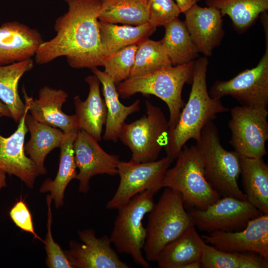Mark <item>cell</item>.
Here are the masks:
<instances>
[{
	"label": "cell",
	"mask_w": 268,
	"mask_h": 268,
	"mask_svg": "<svg viewBox=\"0 0 268 268\" xmlns=\"http://www.w3.org/2000/svg\"><path fill=\"white\" fill-rule=\"evenodd\" d=\"M68 10L55 21L56 35L44 41L35 62L46 64L61 57L74 68L103 66L104 57L99 27L100 0H70Z\"/></svg>",
	"instance_id": "cell-1"
},
{
	"label": "cell",
	"mask_w": 268,
	"mask_h": 268,
	"mask_svg": "<svg viewBox=\"0 0 268 268\" xmlns=\"http://www.w3.org/2000/svg\"><path fill=\"white\" fill-rule=\"evenodd\" d=\"M208 63L205 56L195 61L188 102L181 111L176 126L167 134L163 148L166 156L173 161L189 140L200 141L202 129L207 123L215 119L217 114L229 110L220 99L212 98L209 94L206 84Z\"/></svg>",
	"instance_id": "cell-2"
},
{
	"label": "cell",
	"mask_w": 268,
	"mask_h": 268,
	"mask_svg": "<svg viewBox=\"0 0 268 268\" xmlns=\"http://www.w3.org/2000/svg\"><path fill=\"white\" fill-rule=\"evenodd\" d=\"M195 61L169 65L139 75L131 76L116 85L119 96L127 99L137 93L153 95L168 107L169 130L176 125L185 105L182 93L186 83H192Z\"/></svg>",
	"instance_id": "cell-3"
},
{
	"label": "cell",
	"mask_w": 268,
	"mask_h": 268,
	"mask_svg": "<svg viewBox=\"0 0 268 268\" xmlns=\"http://www.w3.org/2000/svg\"><path fill=\"white\" fill-rule=\"evenodd\" d=\"M143 248L147 261L156 262L162 249L194 226L181 194L169 188L149 212Z\"/></svg>",
	"instance_id": "cell-4"
},
{
	"label": "cell",
	"mask_w": 268,
	"mask_h": 268,
	"mask_svg": "<svg viewBox=\"0 0 268 268\" xmlns=\"http://www.w3.org/2000/svg\"><path fill=\"white\" fill-rule=\"evenodd\" d=\"M176 159L175 166L166 172L163 188L180 192L186 209H205L221 198L205 178L201 153L197 145H185Z\"/></svg>",
	"instance_id": "cell-5"
},
{
	"label": "cell",
	"mask_w": 268,
	"mask_h": 268,
	"mask_svg": "<svg viewBox=\"0 0 268 268\" xmlns=\"http://www.w3.org/2000/svg\"><path fill=\"white\" fill-rule=\"evenodd\" d=\"M197 145L201 153L204 176L211 187L220 196L247 201L238 183L241 172L240 155L222 146L213 121L203 127Z\"/></svg>",
	"instance_id": "cell-6"
},
{
	"label": "cell",
	"mask_w": 268,
	"mask_h": 268,
	"mask_svg": "<svg viewBox=\"0 0 268 268\" xmlns=\"http://www.w3.org/2000/svg\"><path fill=\"white\" fill-rule=\"evenodd\" d=\"M155 194L150 190L144 191L118 208L110 237L118 253L130 255L135 263L145 268H149V265L142 253L146 238L142 220L154 206Z\"/></svg>",
	"instance_id": "cell-7"
},
{
	"label": "cell",
	"mask_w": 268,
	"mask_h": 268,
	"mask_svg": "<svg viewBox=\"0 0 268 268\" xmlns=\"http://www.w3.org/2000/svg\"><path fill=\"white\" fill-rule=\"evenodd\" d=\"M145 104L144 115L131 123H125L119 136L132 151L131 159L138 162L157 160L169 130L168 121L161 108L148 100Z\"/></svg>",
	"instance_id": "cell-8"
},
{
	"label": "cell",
	"mask_w": 268,
	"mask_h": 268,
	"mask_svg": "<svg viewBox=\"0 0 268 268\" xmlns=\"http://www.w3.org/2000/svg\"><path fill=\"white\" fill-rule=\"evenodd\" d=\"M266 36L265 53L257 66L246 69L228 80H216L208 91L221 99L229 96L241 106L266 108L268 105V21H262Z\"/></svg>",
	"instance_id": "cell-9"
},
{
	"label": "cell",
	"mask_w": 268,
	"mask_h": 268,
	"mask_svg": "<svg viewBox=\"0 0 268 268\" xmlns=\"http://www.w3.org/2000/svg\"><path fill=\"white\" fill-rule=\"evenodd\" d=\"M173 162L167 156L148 162H138L132 159L127 162L120 161L117 169L120 183L106 208L117 209L133 197L146 190L157 192L163 188L166 172Z\"/></svg>",
	"instance_id": "cell-10"
},
{
	"label": "cell",
	"mask_w": 268,
	"mask_h": 268,
	"mask_svg": "<svg viewBox=\"0 0 268 268\" xmlns=\"http://www.w3.org/2000/svg\"><path fill=\"white\" fill-rule=\"evenodd\" d=\"M230 114V143L234 151L244 157L263 158L267 154V108L237 106L231 108Z\"/></svg>",
	"instance_id": "cell-11"
},
{
	"label": "cell",
	"mask_w": 268,
	"mask_h": 268,
	"mask_svg": "<svg viewBox=\"0 0 268 268\" xmlns=\"http://www.w3.org/2000/svg\"><path fill=\"white\" fill-rule=\"evenodd\" d=\"M187 211L194 226L207 233L241 230L249 221L264 214L247 201L230 196L220 198L205 209Z\"/></svg>",
	"instance_id": "cell-12"
},
{
	"label": "cell",
	"mask_w": 268,
	"mask_h": 268,
	"mask_svg": "<svg viewBox=\"0 0 268 268\" xmlns=\"http://www.w3.org/2000/svg\"><path fill=\"white\" fill-rule=\"evenodd\" d=\"M98 141L83 130L79 129L73 143L74 159L79 172L78 190L87 193L91 178L98 174L115 176L118 174L119 156L104 151Z\"/></svg>",
	"instance_id": "cell-13"
},
{
	"label": "cell",
	"mask_w": 268,
	"mask_h": 268,
	"mask_svg": "<svg viewBox=\"0 0 268 268\" xmlns=\"http://www.w3.org/2000/svg\"><path fill=\"white\" fill-rule=\"evenodd\" d=\"M82 243L72 241L64 252L72 268H128L112 248L110 237H96L92 229L78 231Z\"/></svg>",
	"instance_id": "cell-14"
},
{
	"label": "cell",
	"mask_w": 268,
	"mask_h": 268,
	"mask_svg": "<svg viewBox=\"0 0 268 268\" xmlns=\"http://www.w3.org/2000/svg\"><path fill=\"white\" fill-rule=\"evenodd\" d=\"M206 243L230 253L254 252L268 259V214H262L248 222L242 230L216 231L201 236Z\"/></svg>",
	"instance_id": "cell-15"
},
{
	"label": "cell",
	"mask_w": 268,
	"mask_h": 268,
	"mask_svg": "<svg viewBox=\"0 0 268 268\" xmlns=\"http://www.w3.org/2000/svg\"><path fill=\"white\" fill-rule=\"evenodd\" d=\"M186 27L199 53L210 56L225 34L222 15L216 8L197 3L184 13Z\"/></svg>",
	"instance_id": "cell-16"
},
{
	"label": "cell",
	"mask_w": 268,
	"mask_h": 268,
	"mask_svg": "<svg viewBox=\"0 0 268 268\" xmlns=\"http://www.w3.org/2000/svg\"><path fill=\"white\" fill-rule=\"evenodd\" d=\"M25 104V111L16 131L7 137L0 135V169L16 176L28 188H33L38 175L34 163L24 150L25 137L28 131L25 121L28 106Z\"/></svg>",
	"instance_id": "cell-17"
},
{
	"label": "cell",
	"mask_w": 268,
	"mask_h": 268,
	"mask_svg": "<svg viewBox=\"0 0 268 268\" xmlns=\"http://www.w3.org/2000/svg\"><path fill=\"white\" fill-rule=\"evenodd\" d=\"M23 94L28 111L38 122L58 128L64 133L78 130L75 114L68 115L62 111L68 97L64 90L44 86L39 90L38 99L29 96L24 89Z\"/></svg>",
	"instance_id": "cell-18"
},
{
	"label": "cell",
	"mask_w": 268,
	"mask_h": 268,
	"mask_svg": "<svg viewBox=\"0 0 268 268\" xmlns=\"http://www.w3.org/2000/svg\"><path fill=\"white\" fill-rule=\"evenodd\" d=\"M39 31L18 21L0 26V66L32 58L44 42Z\"/></svg>",
	"instance_id": "cell-19"
},
{
	"label": "cell",
	"mask_w": 268,
	"mask_h": 268,
	"mask_svg": "<svg viewBox=\"0 0 268 268\" xmlns=\"http://www.w3.org/2000/svg\"><path fill=\"white\" fill-rule=\"evenodd\" d=\"M85 80L89 89L86 99L82 101L79 95L73 98L77 126L78 130H84L99 142L102 139L103 127L105 124L106 106L101 96V82L97 76L89 75Z\"/></svg>",
	"instance_id": "cell-20"
},
{
	"label": "cell",
	"mask_w": 268,
	"mask_h": 268,
	"mask_svg": "<svg viewBox=\"0 0 268 268\" xmlns=\"http://www.w3.org/2000/svg\"><path fill=\"white\" fill-rule=\"evenodd\" d=\"M102 85L104 100L107 108L105 130L102 138L116 142L119 139L121 129L127 117L140 110V100H136L129 106L120 102L116 85L104 71L94 67L91 69Z\"/></svg>",
	"instance_id": "cell-21"
},
{
	"label": "cell",
	"mask_w": 268,
	"mask_h": 268,
	"mask_svg": "<svg viewBox=\"0 0 268 268\" xmlns=\"http://www.w3.org/2000/svg\"><path fill=\"white\" fill-rule=\"evenodd\" d=\"M25 124L30 134V139L24 145L25 153L34 163L39 175L46 174L44 161L54 149L60 147L64 133L57 128L42 123L27 114Z\"/></svg>",
	"instance_id": "cell-22"
},
{
	"label": "cell",
	"mask_w": 268,
	"mask_h": 268,
	"mask_svg": "<svg viewBox=\"0 0 268 268\" xmlns=\"http://www.w3.org/2000/svg\"><path fill=\"white\" fill-rule=\"evenodd\" d=\"M242 184L247 201L268 214V166L263 158L240 155Z\"/></svg>",
	"instance_id": "cell-23"
},
{
	"label": "cell",
	"mask_w": 268,
	"mask_h": 268,
	"mask_svg": "<svg viewBox=\"0 0 268 268\" xmlns=\"http://www.w3.org/2000/svg\"><path fill=\"white\" fill-rule=\"evenodd\" d=\"M205 243L193 226L167 244L156 262L160 268H183L189 263L201 260Z\"/></svg>",
	"instance_id": "cell-24"
},
{
	"label": "cell",
	"mask_w": 268,
	"mask_h": 268,
	"mask_svg": "<svg viewBox=\"0 0 268 268\" xmlns=\"http://www.w3.org/2000/svg\"><path fill=\"white\" fill-rule=\"evenodd\" d=\"M78 130L64 132V137L60 146V164L57 174L54 180H45L40 189L41 193L50 192L56 208L63 206L65 190L69 183L76 178L77 167L73 146Z\"/></svg>",
	"instance_id": "cell-25"
},
{
	"label": "cell",
	"mask_w": 268,
	"mask_h": 268,
	"mask_svg": "<svg viewBox=\"0 0 268 268\" xmlns=\"http://www.w3.org/2000/svg\"><path fill=\"white\" fill-rule=\"evenodd\" d=\"M33 67L32 58L0 66V100L8 108L15 123H19L26 110L19 94L18 83L23 74Z\"/></svg>",
	"instance_id": "cell-26"
},
{
	"label": "cell",
	"mask_w": 268,
	"mask_h": 268,
	"mask_svg": "<svg viewBox=\"0 0 268 268\" xmlns=\"http://www.w3.org/2000/svg\"><path fill=\"white\" fill-rule=\"evenodd\" d=\"M99 27L104 56L126 47L139 44L148 39L156 29L149 22L132 26L99 20Z\"/></svg>",
	"instance_id": "cell-27"
},
{
	"label": "cell",
	"mask_w": 268,
	"mask_h": 268,
	"mask_svg": "<svg viewBox=\"0 0 268 268\" xmlns=\"http://www.w3.org/2000/svg\"><path fill=\"white\" fill-rule=\"evenodd\" d=\"M164 26L165 34L160 41L173 66L186 64L198 58L200 53L184 21L178 17Z\"/></svg>",
	"instance_id": "cell-28"
},
{
	"label": "cell",
	"mask_w": 268,
	"mask_h": 268,
	"mask_svg": "<svg viewBox=\"0 0 268 268\" xmlns=\"http://www.w3.org/2000/svg\"><path fill=\"white\" fill-rule=\"evenodd\" d=\"M205 3L218 9L222 16L227 15L239 33L246 31L268 10V0H205Z\"/></svg>",
	"instance_id": "cell-29"
},
{
	"label": "cell",
	"mask_w": 268,
	"mask_h": 268,
	"mask_svg": "<svg viewBox=\"0 0 268 268\" xmlns=\"http://www.w3.org/2000/svg\"><path fill=\"white\" fill-rule=\"evenodd\" d=\"M99 21L139 26L148 22L147 0H100Z\"/></svg>",
	"instance_id": "cell-30"
},
{
	"label": "cell",
	"mask_w": 268,
	"mask_h": 268,
	"mask_svg": "<svg viewBox=\"0 0 268 268\" xmlns=\"http://www.w3.org/2000/svg\"><path fill=\"white\" fill-rule=\"evenodd\" d=\"M172 65L161 41L145 39L137 45L130 76L146 73Z\"/></svg>",
	"instance_id": "cell-31"
},
{
	"label": "cell",
	"mask_w": 268,
	"mask_h": 268,
	"mask_svg": "<svg viewBox=\"0 0 268 268\" xmlns=\"http://www.w3.org/2000/svg\"><path fill=\"white\" fill-rule=\"evenodd\" d=\"M137 49V45H131L104 56V71L116 85L130 77Z\"/></svg>",
	"instance_id": "cell-32"
},
{
	"label": "cell",
	"mask_w": 268,
	"mask_h": 268,
	"mask_svg": "<svg viewBox=\"0 0 268 268\" xmlns=\"http://www.w3.org/2000/svg\"><path fill=\"white\" fill-rule=\"evenodd\" d=\"M52 201V197L49 194L46 198L48 206L47 232L45 239L43 241L47 254L46 264L50 268H72L64 251L59 245L54 241L52 236L51 231L52 213L51 206Z\"/></svg>",
	"instance_id": "cell-33"
},
{
	"label": "cell",
	"mask_w": 268,
	"mask_h": 268,
	"mask_svg": "<svg viewBox=\"0 0 268 268\" xmlns=\"http://www.w3.org/2000/svg\"><path fill=\"white\" fill-rule=\"evenodd\" d=\"M148 22L157 27L164 26L181 13L174 0H147Z\"/></svg>",
	"instance_id": "cell-34"
},
{
	"label": "cell",
	"mask_w": 268,
	"mask_h": 268,
	"mask_svg": "<svg viewBox=\"0 0 268 268\" xmlns=\"http://www.w3.org/2000/svg\"><path fill=\"white\" fill-rule=\"evenodd\" d=\"M238 253L217 249L205 243L201 263L202 268H238Z\"/></svg>",
	"instance_id": "cell-35"
},
{
	"label": "cell",
	"mask_w": 268,
	"mask_h": 268,
	"mask_svg": "<svg viewBox=\"0 0 268 268\" xmlns=\"http://www.w3.org/2000/svg\"><path fill=\"white\" fill-rule=\"evenodd\" d=\"M10 216L15 224L22 230L30 233L35 239L43 242L35 232L32 217L27 205L21 199L17 201L11 209Z\"/></svg>",
	"instance_id": "cell-36"
},
{
	"label": "cell",
	"mask_w": 268,
	"mask_h": 268,
	"mask_svg": "<svg viewBox=\"0 0 268 268\" xmlns=\"http://www.w3.org/2000/svg\"><path fill=\"white\" fill-rule=\"evenodd\" d=\"M238 268H268V259L254 252L238 253Z\"/></svg>",
	"instance_id": "cell-37"
},
{
	"label": "cell",
	"mask_w": 268,
	"mask_h": 268,
	"mask_svg": "<svg viewBox=\"0 0 268 268\" xmlns=\"http://www.w3.org/2000/svg\"><path fill=\"white\" fill-rule=\"evenodd\" d=\"M181 13H184L201 0H175Z\"/></svg>",
	"instance_id": "cell-38"
},
{
	"label": "cell",
	"mask_w": 268,
	"mask_h": 268,
	"mask_svg": "<svg viewBox=\"0 0 268 268\" xmlns=\"http://www.w3.org/2000/svg\"><path fill=\"white\" fill-rule=\"evenodd\" d=\"M0 113L3 116L11 118L10 113L6 106L0 100Z\"/></svg>",
	"instance_id": "cell-39"
},
{
	"label": "cell",
	"mask_w": 268,
	"mask_h": 268,
	"mask_svg": "<svg viewBox=\"0 0 268 268\" xmlns=\"http://www.w3.org/2000/svg\"><path fill=\"white\" fill-rule=\"evenodd\" d=\"M5 172L0 169V190L6 186Z\"/></svg>",
	"instance_id": "cell-40"
},
{
	"label": "cell",
	"mask_w": 268,
	"mask_h": 268,
	"mask_svg": "<svg viewBox=\"0 0 268 268\" xmlns=\"http://www.w3.org/2000/svg\"><path fill=\"white\" fill-rule=\"evenodd\" d=\"M201 268V260L191 262L185 265L183 268Z\"/></svg>",
	"instance_id": "cell-41"
},
{
	"label": "cell",
	"mask_w": 268,
	"mask_h": 268,
	"mask_svg": "<svg viewBox=\"0 0 268 268\" xmlns=\"http://www.w3.org/2000/svg\"><path fill=\"white\" fill-rule=\"evenodd\" d=\"M3 116L0 113V117Z\"/></svg>",
	"instance_id": "cell-42"
},
{
	"label": "cell",
	"mask_w": 268,
	"mask_h": 268,
	"mask_svg": "<svg viewBox=\"0 0 268 268\" xmlns=\"http://www.w3.org/2000/svg\"><path fill=\"white\" fill-rule=\"evenodd\" d=\"M66 0L67 2V1H69L70 0Z\"/></svg>",
	"instance_id": "cell-43"
}]
</instances>
